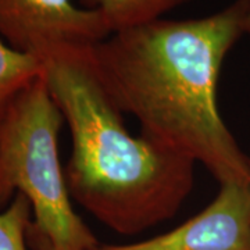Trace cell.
Listing matches in <instances>:
<instances>
[{
    "label": "cell",
    "mask_w": 250,
    "mask_h": 250,
    "mask_svg": "<svg viewBox=\"0 0 250 250\" xmlns=\"http://www.w3.org/2000/svg\"><path fill=\"white\" fill-rule=\"evenodd\" d=\"M250 0L203 18L156 20L92 46L111 100L141 135L203 164L220 182L250 181V160L221 118L217 85L224 60L245 31Z\"/></svg>",
    "instance_id": "1"
},
{
    "label": "cell",
    "mask_w": 250,
    "mask_h": 250,
    "mask_svg": "<svg viewBox=\"0 0 250 250\" xmlns=\"http://www.w3.org/2000/svg\"><path fill=\"white\" fill-rule=\"evenodd\" d=\"M42 78L71 132L64 168L70 196L121 235L141 233L177 214L192 193L196 163L126 129L100 81L92 46L43 57Z\"/></svg>",
    "instance_id": "2"
},
{
    "label": "cell",
    "mask_w": 250,
    "mask_h": 250,
    "mask_svg": "<svg viewBox=\"0 0 250 250\" xmlns=\"http://www.w3.org/2000/svg\"><path fill=\"white\" fill-rule=\"evenodd\" d=\"M62 123L41 74L0 125V208L22 193L32 206V223L49 241L62 250H90L99 242L72 208L60 161Z\"/></svg>",
    "instance_id": "3"
},
{
    "label": "cell",
    "mask_w": 250,
    "mask_h": 250,
    "mask_svg": "<svg viewBox=\"0 0 250 250\" xmlns=\"http://www.w3.org/2000/svg\"><path fill=\"white\" fill-rule=\"evenodd\" d=\"M110 34L99 11L72 0H0V39L41 60L65 47L96 45Z\"/></svg>",
    "instance_id": "4"
},
{
    "label": "cell",
    "mask_w": 250,
    "mask_h": 250,
    "mask_svg": "<svg viewBox=\"0 0 250 250\" xmlns=\"http://www.w3.org/2000/svg\"><path fill=\"white\" fill-rule=\"evenodd\" d=\"M220 185L210 205L172 231L128 245L98 243L90 250H250V181Z\"/></svg>",
    "instance_id": "5"
},
{
    "label": "cell",
    "mask_w": 250,
    "mask_h": 250,
    "mask_svg": "<svg viewBox=\"0 0 250 250\" xmlns=\"http://www.w3.org/2000/svg\"><path fill=\"white\" fill-rule=\"evenodd\" d=\"M188 0H82L86 9L99 11L111 34L160 20L163 14Z\"/></svg>",
    "instance_id": "6"
},
{
    "label": "cell",
    "mask_w": 250,
    "mask_h": 250,
    "mask_svg": "<svg viewBox=\"0 0 250 250\" xmlns=\"http://www.w3.org/2000/svg\"><path fill=\"white\" fill-rule=\"evenodd\" d=\"M42 74V60L0 39V125L17 96Z\"/></svg>",
    "instance_id": "7"
},
{
    "label": "cell",
    "mask_w": 250,
    "mask_h": 250,
    "mask_svg": "<svg viewBox=\"0 0 250 250\" xmlns=\"http://www.w3.org/2000/svg\"><path fill=\"white\" fill-rule=\"evenodd\" d=\"M32 206L22 193H17L0 211V250H28L27 232L32 220Z\"/></svg>",
    "instance_id": "8"
},
{
    "label": "cell",
    "mask_w": 250,
    "mask_h": 250,
    "mask_svg": "<svg viewBox=\"0 0 250 250\" xmlns=\"http://www.w3.org/2000/svg\"><path fill=\"white\" fill-rule=\"evenodd\" d=\"M27 242L28 248L32 250H62L49 241V238L41 232L34 225V223H31L28 228Z\"/></svg>",
    "instance_id": "9"
},
{
    "label": "cell",
    "mask_w": 250,
    "mask_h": 250,
    "mask_svg": "<svg viewBox=\"0 0 250 250\" xmlns=\"http://www.w3.org/2000/svg\"><path fill=\"white\" fill-rule=\"evenodd\" d=\"M245 31H246V32H249V34H250V10H249V13H248V18H246V24H245Z\"/></svg>",
    "instance_id": "10"
}]
</instances>
